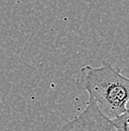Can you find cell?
Instances as JSON below:
<instances>
[{"label": "cell", "mask_w": 129, "mask_h": 131, "mask_svg": "<svg viewBox=\"0 0 129 131\" xmlns=\"http://www.w3.org/2000/svg\"><path fill=\"white\" fill-rule=\"evenodd\" d=\"M78 87L88 92L98 109L109 119L125 111L129 101V78L108 62L101 67L84 66L80 70Z\"/></svg>", "instance_id": "cell-1"}, {"label": "cell", "mask_w": 129, "mask_h": 131, "mask_svg": "<svg viewBox=\"0 0 129 131\" xmlns=\"http://www.w3.org/2000/svg\"><path fill=\"white\" fill-rule=\"evenodd\" d=\"M61 129L64 130H114L112 120L107 118L98 109L96 103L91 96L88 97L87 105L73 120L64 124Z\"/></svg>", "instance_id": "cell-2"}, {"label": "cell", "mask_w": 129, "mask_h": 131, "mask_svg": "<svg viewBox=\"0 0 129 131\" xmlns=\"http://www.w3.org/2000/svg\"><path fill=\"white\" fill-rule=\"evenodd\" d=\"M114 126V130L129 131V101L126 104L125 111L118 117L111 119Z\"/></svg>", "instance_id": "cell-3"}]
</instances>
